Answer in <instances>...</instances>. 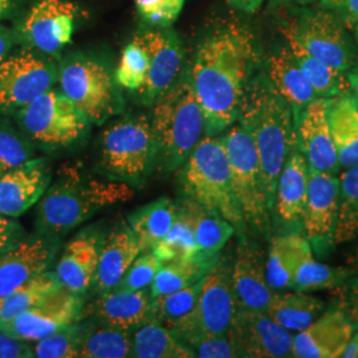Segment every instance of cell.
<instances>
[{"mask_svg": "<svg viewBox=\"0 0 358 358\" xmlns=\"http://www.w3.org/2000/svg\"><path fill=\"white\" fill-rule=\"evenodd\" d=\"M239 357H289L294 334L264 310L236 309L227 332Z\"/></svg>", "mask_w": 358, "mask_h": 358, "instance_id": "cell-13", "label": "cell"}, {"mask_svg": "<svg viewBox=\"0 0 358 358\" xmlns=\"http://www.w3.org/2000/svg\"><path fill=\"white\" fill-rule=\"evenodd\" d=\"M92 320L125 332H136L154 321L153 297L150 289L120 291L112 289L100 294L90 307Z\"/></svg>", "mask_w": 358, "mask_h": 358, "instance_id": "cell-24", "label": "cell"}, {"mask_svg": "<svg viewBox=\"0 0 358 358\" xmlns=\"http://www.w3.org/2000/svg\"><path fill=\"white\" fill-rule=\"evenodd\" d=\"M157 167V142L145 115L127 117L105 129L99 140L97 169L103 177L141 186Z\"/></svg>", "mask_w": 358, "mask_h": 358, "instance_id": "cell-6", "label": "cell"}, {"mask_svg": "<svg viewBox=\"0 0 358 358\" xmlns=\"http://www.w3.org/2000/svg\"><path fill=\"white\" fill-rule=\"evenodd\" d=\"M350 275V269L334 268L315 260L310 250L301 259L296 268L291 289L300 292L333 289L348 279Z\"/></svg>", "mask_w": 358, "mask_h": 358, "instance_id": "cell-40", "label": "cell"}, {"mask_svg": "<svg viewBox=\"0 0 358 358\" xmlns=\"http://www.w3.org/2000/svg\"><path fill=\"white\" fill-rule=\"evenodd\" d=\"M328 122L340 169L358 164V101L350 90L329 99Z\"/></svg>", "mask_w": 358, "mask_h": 358, "instance_id": "cell-28", "label": "cell"}, {"mask_svg": "<svg viewBox=\"0 0 358 358\" xmlns=\"http://www.w3.org/2000/svg\"><path fill=\"white\" fill-rule=\"evenodd\" d=\"M315 0H272L273 4L276 6H288V4H294V6H307L313 3Z\"/></svg>", "mask_w": 358, "mask_h": 358, "instance_id": "cell-56", "label": "cell"}, {"mask_svg": "<svg viewBox=\"0 0 358 358\" xmlns=\"http://www.w3.org/2000/svg\"><path fill=\"white\" fill-rule=\"evenodd\" d=\"M322 8L334 13L348 28L358 24V0H320Z\"/></svg>", "mask_w": 358, "mask_h": 358, "instance_id": "cell-50", "label": "cell"}, {"mask_svg": "<svg viewBox=\"0 0 358 358\" xmlns=\"http://www.w3.org/2000/svg\"><path fill=\"white\" fill-rule=\"evenodd\" d=\"M338 215L334 229V244L358 238V164L344 169L340 177Z\"/></svg>", "mask_w": 358, "mask_h": 358, "instance_id": "cell-38", "label": "cell"}, {"mask_svg": "<svg viewBox=\"0 0 358 358\" xmlns=\"http://www.w3.org/2000/svg\"><path fill=\"white\" fill-rule=\"evenodd\" d=\"M35 155L34 143L8 122H0V178Z\"/></svg>", "mask_w": 358, "mask_h": 358, "instance_id": "cell-44", "label": "cell"}, {"mask_svg": "<svg viewBox=\"0 0 358 358\" xmlns=\"http://www.w3.org/2000/svg\"><path fill=\"white\" fill-rule=\"evenodd\" d=\"M59 80L57 65L44 53L10 55L0 64V113L17 112Z\"/></svg>", "mask_w": 358, "mask_h": 358, "instance_id": "cell-12", "label": "cell"}, {"mask_svg": "<svg viewBox=\"0 0 358 358\" xmlns=\"http://www.w3.org/2000/svg\"><path fill=\"white\" fill-rule=\"evenodd\" d=\"M19 125L27 138L45 150H64L88 136L90 121L62 90H45L17 110Z\"/></svg>", "mask_w": 358, "mask_h": 358, "instance_id": "cell-7", "label": "cell"}, {"mask_svg": "<svg viewBox=\"0 0 358 358\" xmlns=\"http://www.w3.org/2000/svg\"><path fill=\"white\" fill-rule=\"evenodd\" d=\"M264 0H229L232 7L243 11V13H255L256 10L262 6Z\"/></svg>", "mask_w": 358, "mask_h": 358, "instance_id": "cell-53", "label": "cell"}, {"mask_svg": "<svg viewBox=\"0 0 358 358\" xmlns=\"http://www.w3.org/2000/svg\"><path fill=\"white\" fill-rule=\"evenodd\" d=\"M177 215L178 202L170 198H159L129 215V226L138 241L141 252L153 251L173 227Z\"/></svg>", "mask_w": 358, "mask_h": 358, "instance_id": "cell-31", "label": "cell"}, {"mask_svg": "<svg viewBox=\"0 0 358 358\" xmlns=\"http://www.w3.org/2000/svg\"><path fill=\"white\" fill-rule=\"evenodd\" d=\"M255 60L254 35L239 24L219 28L198 47L189 72L205 136H217L238 120Z\"/></svg>", "mask_w": 358, "mask_h": 358, "instance_id": "cell-1", "label": "cell"}, {"mask_svg": "<svg viewBox=\"0 0 358 358\" xmlns=\"http://www.w3.org/2000/svg\"><path fill=\"white\" fill-rule=\"evenodd\" d=\"M152 106L157 167L170 173L183 165L205 133V118L192 88L190 72H182Z\"/></svg>", "mask_w": 358, "mask_h": 358, "instance_id": "cell-4", "label": "cell"}, {"mask_svg": "<svg viewBox=\"0 0 358 358\" xmlns=\"http://www.w3.org/2000/svg\"><path fill=\"white\" fill-rule=\"evenodd\" d=\"M236 310L231 284V266L219 259L205 278L192 312L170 331L183 344L205 337L227 334Z\"/></svg>", "mask_w": 358, "mask_h": 358, "instance_id": "cell-10", "label": "cell"}, {"mask_svg": "<svg viewBox=\"0 0 358 358\" xmlns=\"http://www.w3.org/2000/svg\"><path fill=\"white\" fill-rule=\"evenodd\" d=\"M149 56L145 85L137 93L145 105H153L178 80L183 64V47L178 35L167 27L145 31L134 36Z\"/></svg>", "mask_w": 358, "mask_h": 358, "instance_id": "cell-16", "label": "cell"}, {"mask_svg": "<svg viewBox=\"0 0 358 358\" xmlns=\"http://www.w3.org/2000/svg\"><path fill=\"white\" fill-rule=\"evenodd\" d=\"M355 32H356V36H357L358 40V24L356 26V28H355Z\"/></svg>", "mask_w": 358, "mask_h": 358, "instance_id": "cell-59", "label": "cell"}, {"mask_svg": "<svg viewBox=\"0 0 358 358\" xmlns=\"http://www.w3.org/2000/svg\"><path fill=\"white\" fill-rule=\"evenodd\" d=\"M78 357H131V333L118 331L93 321V325L81 341Z\"/></svg>", "mask_w": 358, "mask_h": 358, "instance_id": "cell-39", "label": "cell"}, {"mask_svg": "<svg viewBox=\"0 0 358 358\" xmlns=\"http://www.w3.org/2000/svg\"><path fill=\"white\" fill-rule=\"evenodd\" d=\"M162 263L174 260H198V247L194 235L192 208L189 199L178 202V215L166 236L153 250Z\"/></svg>", "mask_w": 358, "mask_h": 358, "instance_id": "cell-36", "label": "cell"}, {"mask_svg": "<svg viewBox=\"0 0 358 358\" xmlns=\"http://www.w3.org/2000/svg\"><path fill=\"white\" fill-rule=\"evenodd\" d=\"M353 334L350 321L340 309L324 310L304 331L294 334L291 357L340 358Z\"/></svg>", "mask_w": 358, "mask_h": 358, "instance_id": "cell-23", "label": "cell"}, {"mask_svg": "<svg viewBox=\"0 0 358 358\" xmlns=\"http://www.w3.org/2000/svg\"><path fill=\"white\" fill-rule=\"evenodd\" d=\"M13 3V0H0V19L11 11Z\"/></svg>", "mask_w": 358, "mask_h": 358, "instance_id": "cell-58", "label": "cell"}, {"mask_svg": "<svg viewBox=\"0 0 358 358\" xmlns=\"http://www.w3.org/2000/svg\"><path fill=\"white\" fill-rule=\"evenodd\" d=\"M77 13L76 6L68 0H38L27 13L20 36L29 48L56 55L72 41Z\"/></svg>", "mask_w": 358, "mask_h": 358, "instance_id": "cell-15", "label": "cell"}, {"mask_svg": "<svg viewBox=\"0 0 358 358\" xmlns=\"http://www.w3.org/2000/svg\"><path fill=\"white\" fill-rule=\"evenodd\" d=\"M64 285L56 271H43L11 294L0 299V325L48 300Z\"/></svg>", "mask_w": 358, "mask_h": 358, "instance_id": "cell-32", "label": "cell"}, {"mask_svg": "<svg viewBox=\"0 0 358 358\" xmlns=\"http://www.w3.org/2000/svg\"><path fill=\"white\" fill-rule=\"evenodd\" d=\"M32 345L0 331V358H32Z\"/></svg>", "mask_w": 358, "mask_h": 358, "instance_id": "cell-51", "label": "cell"}, {"mask_svg": "<svg viewBox=\"0 0 358 358\" xmlns=\"http://www.w3.org/2000/svg\"><path fill=\"white\" fill-rule=\"evenodd\" d=\"M338 198L340 179L332 173L308 166L307 202L301 220L308 242L320 254L334 244Z\"/></svg>", "mask_w": 358, "mask_h": 358, "instance_id": "cell-17", "label": "cell"}, {"mask_svg": "<svg viewBox=\"0 0 358 358\" xmlns=\"http://www.w3.org/2000/svg\"><path fill=\"white\" fill-rule=\"evenodd\" d=\"M142 17L155 27H169L183 7V0H134Z\"/></svg>", "mask_w": 358, "mask_h": 358, "instance_id": "cell-46", "label": "cell"}, {"mask_svg": "<svg viewBox=\"0 0 358 358\" xmlns=\"http://www.w3.org/2000/svg\"><path fill=\"white\" fill-rule=\"evenodd\" d=\"M331 291L336 308L350 321L355 332H358V276H349Z\"/></svg>", "mask_w": 358, "mask_h": 358, "instance_id": "cell-48", "label": "cell"}, {"mask_svg": "<svg viewBox=\"0 0 358 358\" xmlns=\"http://www.w3.org/2000/svg\"><path fill=\"white\" fill-rule=\"evenodd\" d=\"M103 236L101 231L90 227L66 244L56 273L68 291L85 296L93 289Z\"/></svg>", "mask_w": 358, "mask_h": 358, "instance_id": "cell-22", "label": "cell"}, {"mask_svg": "<svg viewBox=\"0 0 358 358\" xmlns=\"http://www.w3.org/2000/svg\"><path fill=\"white\" fill-rule=\"evenodd\" d=\"M346 264L352 272H358V248H356L346 259Z\"/></svg>", "mask_w": 358, "mask_h": 358, "instance_id": "cell-57", "label": "cell"}, {"mask_svg": "<svg viewBox=\"0 0 358 358\" xmlns=\"http://www.w3.org/2000/svg\"><path fill=\"white\" fill-rule=\"evenodd\" d=\"M189 205L192 208L198 260L214 259L230 241L235 232V227L224 217L206 210L205 207L198 205L192 199H189Z\"/></svg>", "mask_w": 358, "mask_h": 358, "instance_id": "cell-35", "label": "cell"}, {"mask_svg": "<svg viewBox=\"0 0 358 358\" xmlns=\"http://www.w3.org/2000/svg\"><path fill=\"white\" fill-rule=\"evenodd\" d=\"M93 325V320L83 319L76 324L62 328L51 333L32 345L34 357L38 358H75L84 336Z\"/></svg>", "mask_w": 358, "mask_h": 358, "instance_id": "cell-41", "label": "cell"}, {"mask_svg": "<svg viewBox=\"0 0 358 358\" xmlns=\"http://www.w3.org/2000/svg\"><path fill=\"white\" fill-rule=\"evenodd\" d=\"M203 278L178 291L153 299L154 321L166 327L167 329H171L179 321L185 319L195 307Z\"/></svg>", "mask_w": 358, "mask_h": 358, "instance_id": "cell-42", "label": "cell"}, {"mask_svg": "<svg viewBox=\"0 0 358 358\" xmlns=\"http://www.w3.org/2000/svg\"><path fill=\"white\" fill-rule=\"evenodd\" d=\"M312 250L307 238L301 235L273 236L266 259V275L273 291L291 289L294 272L301 259Z\"/></svg>", "mask_w": 358, "mask_h": 358, "instance_id": "cell-29", "label": "cell"}, {"mask_svg": "<svg viewBox=\"0 0 358 358\" xmlns=\"http://www.w3.org/2000/svg\"><path fill=\"white\" fill-rule=\"evenodd\" d=\"M285 40L288 41V48L294 56L296 64L301 69L303 75L307 78L317 97L333 99L349 90L346 73L324 64L319 59L312 56L294 38H285Z\"/></svg>", "mask_w": 358, "mask_h": 358, "instance_id": "cell-33", "label": "cell"}, {"mask_svg": "<svg viewBox=\"0 0 358 358\" xmlns=\"http://www.w3.org/2000/svg\"><path fill=\"white\" fill-rule=\"evenodd\" d=\"M179 169L183 196L224 217L242 234L245 223L232 187L230 164L222 140L205 136Z\"/></svg>", "mask_w": 358, "mask_h": 358, "instance_id": "cell-5", "label": "cell"}, {"mask_svg": "<svg viewBox=\"0 0 358 358\" xmlns=\"http://www.w3.org/2000/svg\"><path fill=\"white\" fill-rule=\"evenodd\" d=\"M266 76L268 77L269 83L276 92L289 103L296 125L308 105L315 101L317 96L299 65L296 64L288 47L271 55Z\"/></svg>", "mask_w": 358, "mask_h": 358, "instance_id": "cell-26", "label": "cell"}, {"mask_svg": "<svg viewBox=\"0 0 358 358\" xmlns=\"http://www.w3.org/2000/svg\"><path fill=\"white\" fill-rule=\"evenodd\" d=\"M13 36L11 34L0 27V64L10 56L13 48Z\"/></svg>", "mask_w": 358, "mask_h": 358, "instance_id": "cell-52", "label": "cell"}, {"mask_svg": "<svg viewBox=\"0 0 358 358\" xmlns=\"http://www.w3.org/2000/svg\"><path fill=\"white\" fill-rule=\"evenodd\" d=\"M220 140L227 154L232 187L244 223L256 232L268 236L272 211L252 138L239 122H234Z\"/></svg>", "mask_w": 358, "mask_h": 358, "instance_id": "cell-8", "label": "cell"}, {"mask_svg": "<svg viewBox=\"0 0 358 358\" xmlns=\"http://www.w3.org/2000/svg\"><path fill=\"white\" fill-rule=\"evenodd\" d=\"M238 120L255 145L273 213L275 190L282 165L297 148L292 109L272 87L266 73H260L251 77L245 87Z\"/></svg>", "mask_w": 358, "mask_h": 358, "instance_id": "cell-2", "label": "cell"}, {"mask_svg": "<svg viewBox=\"0 0 358 358\" xmlns=\"http://www.w3.org/2000/svg\"><path fill=\"white\" fill-rule=\"evenodd\" d=\"M231 284L236 309L266 310L273 289L266 275V260L262 250L244 239L238 245L231 264Z\"/></svg>", "mask_w": 358, "mask_h": 358, "instance_id": "cell-20", "label": "cell"}, {"mask_svg": "<svg viewBox=\"0 0 358 358\" xmlns=\"http://www.w3.org/2000/svg\"><path fill=\"white\" fill-rule=\"evenodd\" d=\"M328 105L329 99L320 97L309 103L296 124V136L297 149L308 166L334 174L340 165L328 122Z\"/></svg>", "mask_w": 358, "mask_h": 358, "instance_id": "cell-21", "label": "cell"}, {"mask_svg": "<svg viewBox=\"0 0 358 358\" xmlns=\"http://www.w3.org/2000/svg\"><path fill=\"white\" fill-rule=\"evenodd\" d=\"M60 90L90 124L101 125L122 109V97L109 69L90 57L77 56L59 68Z\"/></svg>", "mask_w": 358, "mask_h": 358, "instance_id": "cell-9", "label": "cell"}, {"mask_svg": "<svg viewBox=\"0 0 358 358\" xmlns=\"http://www.w3.org/2000/svg\"><path fill=\"white\" fill-rule=\"evenodd\" d=\"M219 259L217 255L210 260H174L162 263L149 288L152 297L171 294L198 282L214 268Z\"/></svg>", "mask_w": 358, "mask_h": 358, "instance_id": "cell-37", "label": "cell"}, {"mask_svg": "<svg viewBox=\"0 0 358 358\" xmlns=\"http://www.w3.org/2000/svg\"><path fill=\"white\" fill-rule=\"evenodd\" d=\"M140 254V244L129 223H118L103 236L96 282L93 285L94 292L103 294L112 291Z\"/></svg>", "mask_w": 358, "mask_h": 358, "instance_id": "cell-25", "label": "cell"}, {"mask_svg": "<svg viewBox=\"0 0 358 358\" xmlns=\"http://www.w3.org/2000/svg\"><path fill=\"white\" fill-rule=\"evenodd\" d=\"M131 357L192 358L194 352L157 321H150L131 336Z\"/></svg>", "mask_w": 358, "mask_h": 358, "instance_id": "cell-34", "label": "cell"}, {"mask_svg": "<svg viewBox=\"0 0 358 358\" xmlns=\"http://www.w3.org/2000/svg\"><path fill=\"white\" fill-rule=\"evenodd\" d=\"M27 238L23 226L15 220V217L0 214V256L15 248Z\"/></svg>", "mask_w": 358, "mask_h": 358, "instance_id": "cell-49", "label": "cell"}, {"mask_svg": "<svg viewBox=\"0 0 358 358\" xmlns=\"http://www.w3.org/2000/svg\"><path fill=\"white\" fill-rule=\"evenodd\" d=\"M59 245V238L36 234L27 236L15 248L0 256V299L50 268Z\"/></svg>", "mask_w": 358, "mask_h": 358, "instance_id": "cell-19", "label": "cell"}, {"mask_svg": "<svg viewBox=\"0 0 358 358\" xmlns=\"http://www.w3.org/2000/svg\"><path fill=\"white\" fill-rule=\"evenodd\" d=\"M340 357L358 358V332H355Z\"/></svg>", "mask_w": 358, "mask_h": 358, "instance_id": "cell-55", "label": "cell"}, {"mask_svg": "<svg viewBox=\"0 0 358 358\" xmlns=\"http://www.w3.org/2000/svg\"><path fill=\"white\" fill-rule=\"evenodd\" d=\"M162 266V260L154 251L141 252L131 263L122 279L113 289L120 291H141L150 288L154 278Z\"/></svg>", "mask_w": 358, "mask_h": 358, "instance_id": "cell-45", "label": "cell"}, {"mask_svg": "<svg viewBox=\"0 0 358 358\" xmlns=\"http://www.w3.org/2000/svg\"><path fill=\"white\" fill-rule=\"evenodd\" d=\"M52 178L51 162L45 157L29 158L0 178V214L19 217L36 205Z\"/></svg>", "mask_w": 358, "mask_h": 358, "instance_id": "cell-18", "label": "cell"}, {"mask_svg": "<svg viewBox=\"0 0 358 358\" xmlns=\"http://www.w3.org/2000/svg\"><path fill=\"white\" fill-rule=\"evenodd\" d=\"M324 308L321 299L308 292L275 291L264 312L284 329L299 333L316 320Z\"/></svg>", "mask_w": 358, "mask_h": 358, "instance_id": "cell-30", "label": "cell"}, {"mask_svg": "<svg viewBox=\"0 0 358 358\" xmlns=\"http://www.w3.org/2000/svg\"><path fill=\"white\" fill-rule=\"evenodd\" d=\"M187 346L199 358H234L239 357L235 346L227 334L205 336L190 341Z\"/></svg>", "mask_w": 358, "mask_h": 358, "instance_id": "cell-47", "label": "cell"}, {"mask_svg": "<svg viewBox=\"0 0 358 358\" xmlns=\"http://www.w3.org/2000/svg\"><path fill=\"white\" fill-rule=\"evenodd\" d=\"M308 162L297 148L287 157L278 179L273 210L285 223H299L307 202Z\"/></svg>", "mask_w": 358, "mask_h": 358, "instance_id": "cell-27", "label": "cell"}, {"mask_svg": "<svg viewBox=\"0 0 358 358\" xmlns=\"http://www.w3.org/2000/svg\"><path fill=\"white\" fill-rule=\"evenodd\" d=\"M133 195L128 183L85 178L68 170L40 198L36 231L38 235L60 238L103 207L125 202Z\"/></svg>", "mask_w": 358, "mask_h": 358, "instance_id": "cell-3", "label": "cell"}, {"mask_svg": "<svg viewBox=\"0 0 358 358\" xmlns=\"http://www.w3.org/2000/svg\"><path fill=\"white\" fill-rule=\"evenodd\" d=\"M84 308V294L63 288L44 303L1 324L0 331L27 343H36L51 333L83 320Z\"/></svg>", "mask_w": 358, "mask_h": 358, "instance_id": "cell-14", "label": "cell"}, {"mask_svg": "<svg viewBox=\"0 0 358 358\" xmlns=\"http://www.w3.org/2000/svg\"><path fill=\"white\" fill-rule=\"evenodd\" d=\"M149 72V56L137 40H131L122 52L115 69V83L131 93H138L145 85Z\"/></svg>", "mask_w": 358, "mask_h": 358, "instance_id": "cell-43", "label": "cell"}, {"mask_svg": "<svg viewBox=\"0 0 358 358\" xmlns=\"http://www.w3.org/2000/svg\"><path fill=\"white\" fill-rule=\"evenodd\" d=\"M346 76H348V83H349V90L352 92V94L356 97V100L358 101V60H356L353 66L348 71Z\"/></svg>", "mask_w": 358, "mask_h": 358, "instance_id": "cell-54", "label": "cell"}, {"mask_svg": "<svg viewBox=\"0 0 358 358\" xmlns=\"http://www.w3.org/2000/svg\"><path fill=\"white\" fill-rule=\"evenodd\" d=\"M346 27L334 13L307 10L282 26L284 38H292L324 64L348 73L356 62V55Z\"/></svg>", "mask_w": 358, "mask_h": 358, "instance_id": "cell-11", "label": "cell"}]
</instances>
